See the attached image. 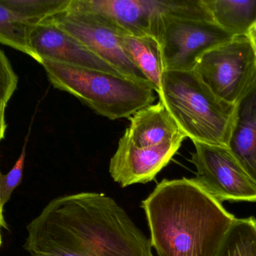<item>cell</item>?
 <instances>
[{
  "mask_svg": "<svg viewBox=\"0 0 256 256\" xmlns=\"http://www.w3.org/2000/svg\"><path fill=\"white\" fill-rule=\"evenodd\" d=\"M212 20L160 16L155 38L166 71H194L204 54L233 38Z\"/></svg>",
  "mask_w": 256,
  "mask_h": 256,
  "instance_id": "6",
  "label": "cell"
},
{
  "mask_svg": "<svg viewBox=\"0 0 256 256\" xmlns=\"http://www.w3.org/2000/svg\"><path fill=\"white\" fill-rule=\"evenodd\" d=\"M246 36H248L250 41L251 42L252 46L253 48H254L256 53V22L252 25Z\"/></svg>",
  "mask_w": 256,
  "mask_h": 256,
  "instance_id": "21",
  "label": "cell"
},
{
  "mask_svg": "<svg viewBox=\"0 0 256 256\" xmlns=\"http://www.w3.org/2000/svg\"><path fill=\"white\" fill-rule=\"evenodd\" d=\"M158 96L193 143L228 148L235 104L218 98L196 72H164Z\"/></svg>",
  "mask_w": 256,
  "mask_h": 256,
  "instance_id": "3",
  "label": "cell"
},
{
  "mask_svg": "<svg viewBox=\"0 0 256 256\" xmlns=\"http://www.w3.org/2000/svg\"><path fill=\"white\" fill-rule=\"evenodd\" d=\"M125 136L137 148L157 146L186 137L162 101L138 110L128 118Z\"/></svg>",
  "mask_w": 256,
  "mask_h": 256,
  "instance_id": "13",
  "label": "cell"
},
{
  "mask_svg": "<svg viewBox=\"0 0 256 256\" xmlns=\"http://www.w3.org/2000/svg\"><path fill=\"white\" fill-rule=\"evenodd\" d=\"M194 144L191 162L194 180L220 203L224 200L256 202V184L227 146Z\"/></svg>",
  "mask_w": 256,
  "mask_h": 256,
  "instance_id": "8",
  "label": "cell"
},
{
  "mask_svg": "<svg viewBox=\"0 0 256 256\" xmlns=\"http://www.w3.org/2000/svg\"><path fill=\"white\" fill-rule=\"evenodd\" d=\"M72 0H0L6 8L28 28H36L68 10Z\"/></svg>",
  "mask_w": 256,
  "mask_h": 256,
  "instance_id": "16",
  "label": "cell"
},
{
  "mask_svg": "<svg viewBox=\"0 0 256 256\" xmlns=\"http://www.w3.org/2000/svg\"><path fill=\"white\" fill-rule=\"evenodd\" d=\"M212 22L233 36H246L256 22V0H202Z\"/></svg>",
  "mask_w": 256,
  "mask_h": 256,
  "instance_id": "15",
  "label": "cell"
},
{
  "mask_svg": "<svg viewBox=\"0 0 256 256\" xmlns=\"http://www.w3.org/2000/svg\"><path fill=\"white\" fill-rule=\"evenodd\" d=\"M121 42L128 56L143 73L157 94L162 90L164 70L160 43L151 36L122 35Z\"/></svg>",
  "mask_w": 256,
  "mask_h": 256,
  "instance_id": "14",
  "label": "cell"
},
{
  "mask_svg": "<svg viewBox=\"0 0 256 256\" xmlns=\"http://www.w3.org/2000/svg\"><path fill=\"white\" fill-rule=\"evenodd\" d=\"M52 22L56 28L112 64L124 76L149 82L126 52L121 42L124 32L104 18L70 4L66 11L54 17Z\"/></svg>",
  "mask_w": 256,
  "mask_h": 256,
  "instance_id": "7",
  "label": "cell"
},
{
  "mask_svg": "<svg viewBox=\"0 0 256 256\" xmlns=\"http://www.w3.org/2000/svg\"><path fill=\"white\" fill-rule=\"evenodd\" d=\"M216 256H256V218H236Z\"/></svg>",
  "mask_w": 256,
  "mask_h": 256,
  "instance_id": "17",
  "label": "cell"
},
{
  "mask_svg": "<svg viewBox=\"0 0 256 256\" xmlns=\"http://www.w3.org/2000/svg\"><path fill=\"white\" fill-rule=\"evenodd\" d=\"M158 256H216L236 220L194 179H164L142 202Z\"/></svg>",
  "mask_w": 256,
  "mask_h": 256,
  "instance_id": "2",
  "label": "cell"
},
{
  "mask_svg": "<svg viewBox=\"0 0 256 256\" xmlns=\"http://www.w3.org/2000/svg\"><path fill=\"white\" fill-rule=\"evenodd\" d=\"M18 77L4 50L0 52V139L5 138L7 130L6 110L17 89Z\"/></svg>",
  "mask_w": 256,
  "mask_h": 256,
  "instance_id": "19",
  "label": "cell"
},
{
  "mask_svg": "<svg viewBox=\"0 0 256 256\" xmlns=\"http://www.w3.org/2000/svg\"><path fill=\"white\" fill-rule=\"evenodd\" d=\"M228 148L256 184V78L235 104Z\"/></svg>",
  "mask_w": 256,
  "mask_h": 256,
  "instance_id": "12",
  "label": "cell"
},
{
  "mask_svg": "<svg viewBox=\"0 0 256 256\" xmlns=\"http://www.w3.org/2000/svg\"><path fill=\"white\" fill-rule=\"evenodd\" d=\"M41 65L54 88L71 94L112 120L131 118L156 100L155 90L149 82L48 59H43Z\"/></svg>",
  "mask_w": 256,
  "mask_h": 256,
  "instance_id": "4",
  "label": "cell"
},
{
  "mask_svg": "<svg viewBox=\"0 0 256 256\" xmlns=\"http://www.w3.org/2000/svg\"><path fill=\"white\" fill-rule=\"evenodd\" d=\"M185 138L180 137L157 146L137 148L122 136L110 158L109 174L122 188L148 184L168 164Z\"/></svg>",
  "mask_w": 256,
  "mask_h": 256,
  "instance_id": "9",
  "label": "cell"
},
{
  "mask_svg": "<svg viewBox=\"0 0 256 256\" xmlns=\"http://www.w3.org/2000/svg\"><path fill=\"white\" fill-rule=\"evenodd\" d=\"M168 4L169 0H72L71 5L102 16L126 35L154 38Z\"/></svg>",
  "mask_w": 256,
  "mask_h": 256,
  "instance_id": "10",
  "label": "cell"
},
{
  "mask_svg": "<svg viewBox=\"0 0 256 256\" xmlns=\"http://www.w3.org/2000/svg\"><path fill=\"white\" fill-rule=\"evenodd\" d=\"M26 143L28 138L25 140L24 145L22 149L20 156L16 161L11 170L8 173L0 174V228L10 230L8 224L4 217V209L6 204L10 202L12 193L16 188L22 184L24 170L25 160H26Z\"/></svg>",
  "mask_w": 256,
  "mask_h": 256,
  "instance_id": "20",
  "label": "cell"
},
{
  "mask_svg": "<svg viewBox=\"0 0 256 256\" xmlns=\"http://www.w3.org/2000/svg\"><path fill=\"white\" fill-rule=\"evenodd\" d=\"M194 71L226 102L235 104L256 78V53L247 36H234L206 52Z\"/></svg>",
  "mask_w": 256,
  "mask_h": 256,
  "instance_id": "5",
  "label": "cell"
},
{
  "mask_svg": "<svg viewBox=\"0 0 256 256\" xmlns=\"http://www.w3.org/2000/svg\"><path fill=\"white\" fill-rule=\"evenodd\" d=\"M30 43L41 62L43 59H48L80 68L124 76L112 64L56 28L52 18L35 28L31 35Z\"/></svg>",
  "mask_w": 256,
  "mask_h": 256,
  "instance_id": "11",
  "label": "cell"
},
{
  "mask_svg": "<svg viewBox=\"0 0 256 256\" xmlns=\"http://www.w3.org/2000/svg\"><path fill=\"white\" fill-rule=\"evenodd\" d=\"M32 32L6 8L0 6V42L28 55L40 64L41 60L31 46Z\"/></svg>",
  "mask_w": 256,
  "mask_h": 256,
  "instance_id": "18",
  "label": "cell"
},
{
  "mask_svg": "<svg viewBox=\"0 0 256 256\" xmlns=\"http://www.w3.org/2000/svg\"><path fill=\"white\" fill-rule=\"evenodd\" d=\"M26 232L24 248L30 256H154L150 238L104 193L55 198Z\"/></svg>",
  "mask_w": 256,
  "mask_h": 256,
  "instance_id": "1",
  "label": "cell"
}]
</instances>
